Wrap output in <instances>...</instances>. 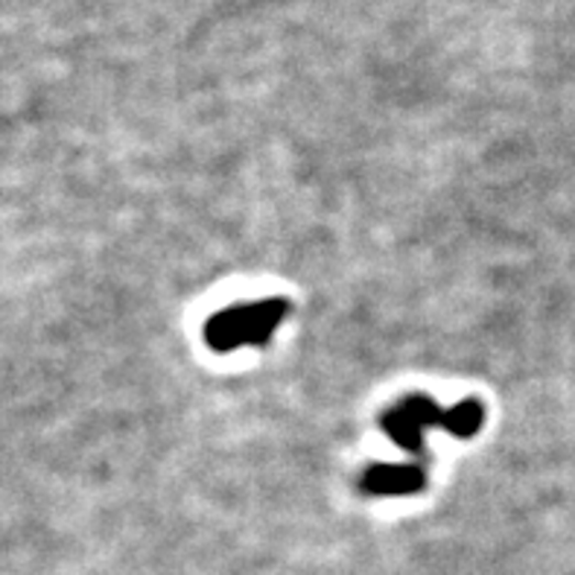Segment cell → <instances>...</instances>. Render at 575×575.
<instances>
[{
  "mask_svg": "<svg viewBox=\"0 0 575 575\" xmlns=\"http://www.w3.org/2000/svg\"><path fill=\"white\" fill-rule=\"evenodd\" d=\"M287 316V301L284 298H269L261 305H243L222 310L208 322L204 339L213 351H237L246 345H263L266 339L278 330V324Z\"/></svg>",
  "mask_w": 575,
  "mask_h": 575,
  "instance_id": "1",
  "label": "cell"
},
{
  "mask_svg": "<svg viewBox=\"0 0 575 575\" xmlns=\"http://www.w3.org/2000/svg\"><path fill=\"white\" fill-rule=\"evenodd\" d=\"M441 412L430 398H407L383 418V430L398 447L407 453H421L423 432L430 427H441Z\"/></svg>",
  "mask_w": 575,
  "mask_h": 575,
  "instance_id": "2",
  "label": "cell"
},
{
  "mask_svg": "<svg viewBox=\"0 0 575 575\" xmlns=\"http://www.w3.org/2000/svg\"><path fill=\"white\" fill-rule=\"evenodd\" d=\"M423 488V471L412 465H377L363 479V491L377 497H400Z\"/></svg>",
  "mask_w": 575,
  "mask_h": 575,
  "instance_id": "3",
  "label": "cell"
},
{
  "mask_svg": "<svg viewBox=\"0 0 575 575\" xmlns=\"http://www.w3.org/2000/svg\"><path fill=\"white\" fill-rule=\"evenodd\" d=\"M485 421L483 407L476 403V400H465V403H456V407H450L441 412V427L450 432V435H456V439H471Z\"/></svg>",
  "mask_w": 575,
  "mask_h": 575,
  "instance_id": "4",
  "label": "cell"
}]
</instances>
